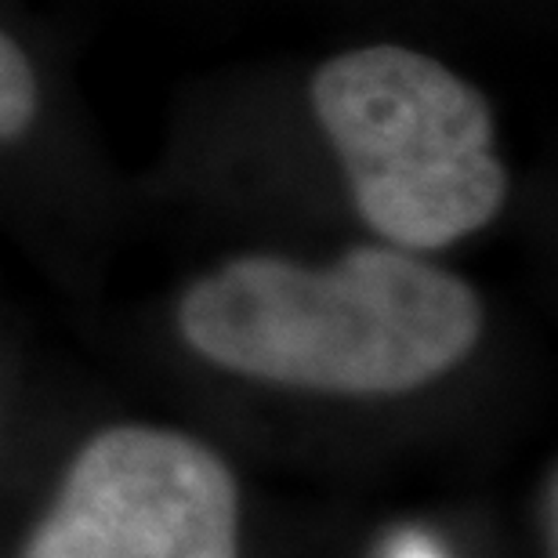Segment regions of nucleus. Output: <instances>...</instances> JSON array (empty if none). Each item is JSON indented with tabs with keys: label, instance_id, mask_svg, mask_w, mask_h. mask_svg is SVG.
<instances>
[{
	"label": "nucleus",
	"instance_id": "1",
	"mask_svg": "<svg viewBox=\"0 0 558 558\" xmlns=\"http://www.w3.org/2000/svg\"><path fill=\"white\" fill-rule=\"evenodd\" d=\"M199 360L323 396H407L457 371L486 330L478 290L414 251L360 243L330 265L240 254L185 287Z\"/></svg>",
	"mask_w": 558,
	"mask_h": 558
},
{
	"label": "nucleus",
	"instance_id": "2",
	"mask_svg": "<svg viewBox=\"0 0 558 558\" xmlns=\"http://www.w3.org/2000/svg\"><path fill=\"white\" fill-rule=\"evenodd\" d=\"M308 102L360 218L392 247L446 251L505 210L494 109L446 62L403 44L338 51L312 73Z\"/></svg>",
	"mask_w": 558,
	"mask_h": 558
},
{
	"label": "nucleus",
	"instance_id": "3",
	"mask_svg": "<svg viewBox=\"0 0 558 558\" xmlns=\"http://www.w3.org/2000/svg\"><path fill=\"white\" fill-rule=\"evenodd\" d=\"M19 558H240V489L207 442L117 424L73 457Z\"/></svg>",
	"mask_w": 558,
	"mask_h": 558
},
{
	"label": "nucleus",
	"instance_id": "4",
	"mask_svg": "<svg viewBox=\"0 0 558 558\" xmlns=\"http://www.w3.org/2000/svg\"><path fill=\"white\" fill-rule=\"evenodd\" d=\"M40 113V81L29 54L0 29V145L22 138Z\"/></svg>",
	"mask_w": 558,
	"mask_h": 558
},
{
	"label": "nucleus",
	"instance_id": "5",
	"mask_svg": "<svg viewBox=\"0 0 558 558\" xmlns=\"http://www.w3.org/2000/svg\"><path fill=\"white\" fill-rule=\"evenodd\" d=\"M544 508H548V558H555V472L548 475V494H544Z\"/></svg>",
	"mask_w": 558,
	"mask_h": 558
},
{
	"label": "nucleus",
	"instance_id": "6",
	"mask_svg": "<svg viewBox=\"0 0 558 558\" xmlns=\"http://www.w3.org/2000/svg\"><path fill=\"white\" fill-rule=\"evenodd\" d=\"M407 558H435V555H428V551H407Z\"/></svg>",
	"mask_w": 558,
	"mask_h": 558
}]
</instances>
